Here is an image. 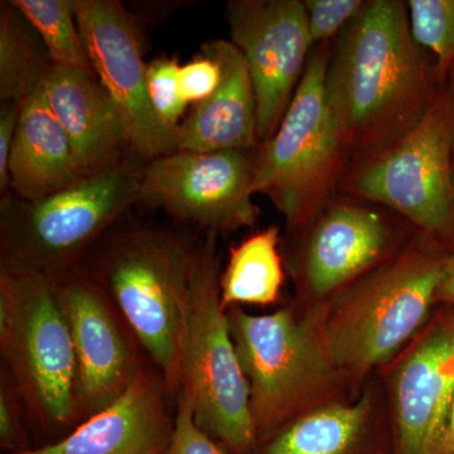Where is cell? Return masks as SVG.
I'll return each instance as SVG.
<instances>
[{"label": "cell", "mask_w": 454, "mask_h": 454, "mask_svg": "<svg viewBox=\"0 0 454 454\" xmlns=\"http://www.w3.org/2000/svg\"><path fill=\"white\" fill-rule=\"evenodd\" d=\"M343 146L390 143L430 104L429 76L404 3L373 0L349 23L325 74Z\"/></svg>", "instance_id": "cell-1"}, {"label": "cell", "mask_w": 454, "mask_h": 454, "mask_svg": "<svg viewBox=\"0 0 454 454\" xmlns=\"http://www.w3.org/2000/svg\"><path fill=\"white\" fill-rule=\"evenodd\" d=\"M202 244L163 227H122L103 244L94 279L121 310L162 376L181 389L193 277Z\"/></svg>", "instance_id": "cell-2"}, {"label": "cell", "mask_w": 454, "mask_h": 454, "mask_svg": "<svg viewBox=\"0 0 454 454\" xmlns=\"http://www.w3.org/2000/svg\"><path fill=\"white\" fill-rule=\"evenodd\" d=\"M145 162L129 158L40 200H0L2 260L55 278L77 267L119 220L139 203Z\"/></svg>", "instance_id": "cell-3"}, {"label": "cell", "mask_w": 454, "mask_h": 454, "mask_svg": "<svg viewBox=\"0 0 454 454\" xmlns=\"http://www.w3.org/2000/svg\"><path fill=\"white\" fill-rule=\"evenodd\" d=\"M0 349L18 393L46 426H70L80 411L70 325L52 277L2 260Z\"/></svg>", "instance_id": "cell-4"}, {"label": "cell", "mask_w": 454, "mask_h": 454, "mask_svg": "<svg viewBox=\"0 0 454 454\" xmlns=\"http://www.w3.org/2000/svg\"><path fill=\"white\" fill-rule=\"evenodd\" d=\"M212 238L202 244L193 277L179 391L190 400L200 428L230 452L247 454L256 441L250 389L221 304Z\"/></svg>", "instance_id": "cell-5"}, {"label": "cell", "mask_w": 454, "mask_h": 454, "mask_svg": "<svg viewBox=\"0 0 454 454\" xmlns=\"http://www.w3.org/2000/svg\"><path fill=\"white\" fill-rule=\"evenodd\" d=\"M448 262L411 252L346 293L321 336L333 366L367 370L393 356L428 315Z\"/></svg>", "instance_id": "cell-6"}, {"label": "cell", "mask_w": 454, "mask_h": 454, "mask_svg": "<svg viewBox=\"0 0 454 454\" xmlns=\"http://www.w3.org/2000/svg\"><path fill=\"white\" fill-rule=\"evenodd\" d=\"M330 56L310 57L274 136L260 145L254 193H262L291 225L306 220L333 184L340 140L325 91Z\"/></svg>", "instance_id": "cell-7"}, {"label": "cell", "mask_w": 454, "mask_h": 454, "mask_svg": "<svg viewBox=\"0 0 454 454\" xmlns=\"http://www.w3.org/2000/svg\"><path fill=\"white\" fill-rule=\"evenodd\" d=\"M454 101H430L420 118L363 163L351 190L389 206L429 232L454 221Z\"/></svg>", "instance_id": "cell-8"}, {"label": "cell", "mask_w": 454, "mask_h": 454, "mask_svg": "<svg viewBox=\"0 0 454 454\" xmlns=\"http://www.w3.org/2000/svg\"><path fill=\"white\" fill-rule=\"evenodd\" d=\"M250 389L256 439L273 437L301 403L333 373L324 340L291 309L254 316L226 310Z\"/></svg>", "instance_id": "cell-9"}, {"label": "cell", "mask_w": 454, "mask_h": 454, "mask_svg": "<svg viewBox=\"0 0 454 454\" xmlns=\"http://www.w3.org/2000/svg\"><path fill=\"white\" fill-rule=\"evenodd\" d=\"M259 148L176 151L154 158L143 167L139 203L214 235L253 226L258 219L252 197Z\"/></svg>", "instance_id": "cell-10"}, {"label": "cell", "mask_w": 454, "mask_h": 454, "mask_svg": "<svg viewBox=\"0 0 454 454\" xmlns=\"http://www.w3.org/2000/svg\"><path fill=\"white\" fill-rule=\"evenodd\" d=\"M74 7L90 64L121 113L133 153L143 162L173 153L176 137L149 101L136 16L118 0H74Z\"/></svg>", "instance_id": "cell-11"}, {"label": "cell", "mask_w": 454, "mask_h": 454, "mask_svg": "<svg viewBox=\"0 0 454 454\" xmlns=\"http://www.w3.org/2000/svg\"><path fill=\"white\" fill-rule=\"evenodd\" d=\"M226 20L255 91L258 138L276 133L300 83L313 46L300 0H234Z\"/></svg>", "instance_id": "cell-12"}, {"label": "cell", "mask_w": 454, "mask_h": 454, "mask_svg": "<svg viewBox=\"0 0 454 454\" xmlns=\"http://www.w3.org/2000/svg\"><path fill=\"white\" fill-rule=\"evenodd\" d=\"M53 279L73 334L80 411L91 415L115 402L139 369L94 277L76 267Z\"/></svg>", "instance_id": "cell-13"}, {"label": "cell", "mask_w": 454, "mask_h": 454, "mask_svg": "<svg viewBox=\"0 0 454 454\" xmlns=\"http://www.w3.org/2000/svg\"><path fill=\"white\" fill-rule=\"evenodd\" d=\"M164 393L162 376L139 369L115 402L89 415L61 441L5 454H166L173 426Z\"/></svg>", "instance_id": "cell-14"}, {"label": "cell", "mask_w": 454, "mask_h": 454, "mask_svg": "<svg viewBox=\"0 0 454 454\" xmlns=\"http://www.w3.org/2000/svg\"><path fill=\"white\" fill-rule=\"evenodd\" d=\"M454 393V324L429 333L395 381L397 454H439Z\"/></svg>", "instance_id": "cell-15"}, {"label": "cell", "mask_w": 454, "mask_h": 454, "mask_svg": "<svg viewBox=\"0 0 454 454\" xmlns=\"http://www.w3.org/2000/svg\"><path fill=\"white\" fill-rule=\"evenodd\" d=\"M40 90L67 134L83 176L115 168L136 155L121 113L95 77L55 66Z\"/></svg>", "instance_id": "cell-16"}, {"label": "cell", "mask_w": 454, "mask_h": 454, "mask_svg": "<svg viewBox=\"0 0 454 454\" xmlns=\"http://www.w3.org/2000/svg\"><path fill=\"white\" fill-rule=\"evenodd\" d=\"M201 51L219 62L220 85L181 122L176 151L210 153L259 148L255 91L243 55L234 43L223 40L207 42Z\"/></svg>", "instance_id": "cell-17"}, {"label": "cell", "mask_w": 454, "mask_h": 454, "mask_svg": "<svg viewBox=\"0 0 454 454\" xmlns=\"http://www.w3.org/2000/svg\"><path fill=\"white\" fill-rule=\"evenodd\" d=\"M83 177L67 134L38 89L20 112L9 160V192L40 200Z\"/></svg>", "instance_id": "cell-18"}, {"label": "cell", "mask_w": 454, "mask_h": 454, "mask_svg": "<svg viewBox=\"0 0 454 454\" xmlns=\"http://www.w3.org/2000/svg\"><path fill=\"white\" fill-rule=\"evenodd\" d=\"M387 244L380 215L354 205L333 206L317 223L306 259L310 291L327 294L372 267Z\"/></svg>", "instance_id": "cell-19"}, {"label": "cell", "mask_w": 454, "mask_h": 454, "mask_svg": "<svg viewBox=\"0 0 454 454\" xmlns=\"http://www.w3.org/2000/svg\"><path fill=\"white\" fill-rule=\"evenodd\" d=\"M369 403L321 406L274 434L260 454H364Z\"/></svg>", "instance_id": "cell-20"}, {"label": "cell", "mask_w": 454, "mask_h": 454, "mask_svg": "<svg viewBox=\"0 0 454 454\" xmlns=\"http://www.w3.org/2000/svg\"><path fill=\"white\" fill-rule=\"evenodd\" d=\"M279 240V229L271 226L255 232L231 250L220 276L223 309H234L238 304L276 303L284 280Z\"/></svg>", "instance_id": "cell-21"}, {"label": "cell", "mask_w": 454, "mask_h": 454, "mask_svg": "<svg viewBox=\"0 0 454 454\" xmlns=\"http://www.w3.org/2000/svg\"><path fill=\"white\" fill-rule=\"evenodd\" d=\"M52 59L40 35L11 2L0 4V101L25 103L51 70Z\"/></svg>", "instance_id": "cell-22"}, {"label": "cell", "mask_w": 454, "mask_h": 454, "mask_svg": "<svg viewBox=\"0 0 454 454\" xmlns=\"http://www.w3.org/2000/svg\"><path fill=\"white\" fill-rule=\"evenodd\" d=\"M11 3L40 35L53 65L97 79L77 27L74 0H11Z\"/></svg>", "instance_id": "cell-23"}, {"label": "cell", "mask_w": 454, "mask_h": 454, "mask_svg": "<svg viewBox=\"0 0 454 454\" xmlns=\"http://www.w3.org/2000/svg\"><path fill=\"white\" fill-rule=\"evenodd\" d=\"M408 20L418 46L435 57L439 76L454 65V0H411Z\"/></svg>", "instance_id": "cell-24"}, {"label": "cell", "mask_w": 454, "mask_h": 454, "mask_svg": "<svg viewBox=\"0 0 454 454\" xmlns=\"http://www.w3.org/2000/svg\"><path fill=\"white\" fill-rule=\"evenodd\" d=\"M179 67L176 57H158L146 64V90L152 109L158 121L175 137L186 118L188 106L179 92Z\"/></svg>", "instance_id": "cell-25"}, {"label": "cell", "mask_w": 454, "mask_h": 454, "mask_svg": "<svg viewBox=\"0 0 454 454\" xmlns=\"http://www.w3.org/2000/svg\"><path fill=\"white\" fill-rule=\"evenodd\" d=\"M363 0H304L307 28L313 46L325 43L361 13Z\"/></svg>", "instance_id": "cell-26"}, {"label": "cell", "mask_w": 454, "mask_h": 454, "mask_svg": "<svg viewBox=\"0 0 454 454\" xmlns=\"http://www.w3.org/2000/svg\"><path fill=\"white\" fill-rule=\"evenodd\" d=\"M166 454H226L205 430L200 428L192 405L182 391L177 396V415Z\"/></svg>", "instance_id": "cell-27"}, {"label": "cell", "mask_w": 454, "mask_h": 454, "mask_svg": "<svg viewBox=\"0 0 454 454\" xmlns=\"http://www.w3.org/2000/svg\"><path fill=\"white\" fill-rule=\"evenodd\" d=\"M221 82V67L214 57L201 53L187 64L181 65L178 73L179 92L190 104L202 103L210 98Z\"/></svg>", "instance_id": "cell-28"}, {"label": "cell", "mask_w": 454, "mask_h": 454, "mask_svg": "<svg viewBox=\"0 0 454 454\" xmlns=\"http://www.w3.org/2000/svg\"><path fill=\"white\" fill-rule=\"evenodd\" d=\"M23 430L20 411L13 391L2 381L0 390V443L8 453L27 450L22 441Z\"/></svg>", "instance_id": "cell-29"}, {"label": "cell", "mask_w": 454, "mask_h": 454, "mask_svg": "<svg viewBox=\"0 0 454 454\" xmlns=\"http://www.w3.org/2000/svg\"><path fill=\"white\" fill-rule=\"evenodd\" d=\"M22 104L4 103L0 106V192L2 196L9 192V160L18 122H20Z\"/></svg>", "instance_id": "cell-30"}, {"label": "cell", "mask_w": 454, "mask_h": 454, "mask_svg": "<svg viewBox=\"0 0 454 454\" xmlns=\"http://www.w3.org/2000/svg\"><path fill=\"white\" fill-rule=\"evenodd\" d=\"M437 297L454 303V258L448 262L446 274L439 286Z\"/></svg>", "instance_id": "cell-31"}, {"label": "cell", "mask_w": 454, "mask_h": 454, "mask_svg": "<svg viewBox=\"0 0 454 454\" xmlns=\"http://www.w3.org/2000/svg\"><path fill=\"white\" fill-rule=\"evenodd\" d=\"M439 454H454V393L446 434H444L443 443H442L441 453Z\"/></svg>", "instance_id": "cell-32"}, {"label": "cell", "mask_w": 454, "mask_h": 454, "mask_svg": "<svg viewBox=\"0 0 454 454\" xmlns=\"http://www.w3.org/2000/svg\"><path fill=\"white\" fill-rule=\"evenodd\" d=\"M450 71H452V73H453V98H452L454 101V65H453L452 70H450Z\"/></svg>", "instance_id": "cell-33"}, {"label": "cell", "mask_w": 454, "mask_h": 454, "mask_svg": "<svg viewBox=\"0 0 454 454\" xmlns=\"http://www.w3.org/2000/svg\"><path fill=\"white\" fill-rule=\"evenodd\" d=\"M453 184H454V168H453Z\"/></svg>", "instance_id": "cell-34"}]
</instances>
